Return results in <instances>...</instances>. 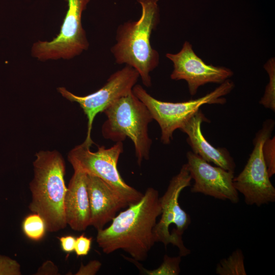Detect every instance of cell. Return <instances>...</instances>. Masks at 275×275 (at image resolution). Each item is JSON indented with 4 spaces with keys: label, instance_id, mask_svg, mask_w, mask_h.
<instances>
[{
    "label": "cell",
    "instance_id": "8fae6325",
    "mask_svg": "<svg viewBox=\"0 0 275 275\" xmlns=\"http://www.w3.org/2000/svg\"><path fill=\"white\" fill-rule=\"evenodd\" d=\"M166 57L173 64L171 78L185 80L191 96L200 87L208 83L221 84L233 75L228 68L206 64L195 53L188 41L184 42L178 52L167 53Z\"/></svg>",
    "mask_w": 275,
    "mask_h": 275
},
{
    "label": "cell",
    "instance_id": "9c48e42d",
    "mask_svg": "<svg viewBox=\"0 0 275 275\" xmlns=\"http://www.w3.org/2000/svg\"><path fill=\"white\" fill-rule=\"evenodd\" d=\"M67 1L68 9L59 34L51 41H38L32 46V55L39 61L69 60L89 47L81 16L90 0Z\"/></svg>",
    "mask_w": 275,
    "mask_h": 275
},
{
    "label": "cell",
    "instance_id": "7a4b0ae2",
    "mask_svg": "<svg viewBox=\"0 0 275 275\" xmlns=\"http://www.w3.org/2000/svg\"><path fill=\"white\" fill-rule=\"evenodd\" d=\"M142 8L136 21H128L117 30L116 43L111 51L115 62L134 68L143 84L151 86L150 73L159 63L158 52L151 45L152 32L159 22L158 0H138Z\"/></svg>",
    "mask_w": 275,
    "mask_h": 275
},
{
    "label": "cell",
    "instance_id": "ac0fdd59",
    "mask_svg": "<svg viewBox=\"0 0 275 275\" xmlns=\"http://www.w3.org/2000/svg\"><path fill=\"white\" fill-rule=\"evenodd\" d=\"M25 235L33 241H39L44 236L46 231L43 218L38 214L33 213L27 215L22 224Z\"/></svg>",
    "mask_w": 275,
    "mask_h": 275
},
{
    "label": "cell",
    "instance_id": "e0dca14e",
    "mask_svg": "<svg viewBox=\"0 0 275 275\" xmlns=\"http://www.w3.org/2000/svg\"><path fill=\"white\" fill-rule=\"evenodd\" d=\"M125 259L134 263L139 270L145 274L150 275H178L180 273V263L181 260L180 256L177 257H170L165 255L163 257V262L161 265L154 270H147L143 268L138 261L131 258L124 257Z\"/></svg>",
    "mask_w": 275,
    "mask_h": 275
},
{
    "label": "cell",
    "instance_id": "603a6c76",
    "mask_svg": "<svg viewBox=\"0 0 275 275\" xmlns=\"http://www.w3.org/2000/svg\"><path fill=\"white\" fill-rule=\"evenodd\" d=\"M101 263L98 260H92L86 265H81L76 275H94L99 270Z\"/></svg>",
    "mask_w": 275,
    "mask_h": 275
},
{
    "label": "cell",
    "instance_id": "5b68a950",
    "mask_svg": "<svg viewBox=\"0 0 275 275\" xmlns=\"http://www.w3.org/2000/svg\"><path fill=\"white\" fill-rule=\"evenodd\" d=\"M234 87L233 81L228 79L201 97L179 102L157 100L140 85H135L132 91L147 107L152 119L159 124L161 142L167 145L173 139L174 131L180 129L187 120L200 110L201 106L206 104H224L227 99L224 96L230 93Z\"/></svg>",
    "mask_w": 275,
    "mask_h": 275
},
{
    "label": "cell",
    "instance_id": "ba28073f",
    "mask_svg": "<svg viewBox=\"0 0 275 275\" xmlns=\"http://www.w3.org/2000/svg\"><path fill=\"white\" fill-rule=\"evenodd\" d=\"M275 122L271 119L264 121L253 140L254 148L242 171L234 177L233 185L248 205L260 207L275 201V188L271 183L262 154L265 141L270 137Z\"/></svg>",
    "mask_w": 275,
    "mask_h": 275
},
{
    "label": "cell",
    "instance_id": "277c9868",
    "mask_svg": "<svg viewBox=\"0 0 275 275\" xmlns=\"http://www.w3.org/2000/svg\"><path fill=\"white\" fill-rule=\"evenodd\" d=\"M103 113L107 117L101 128L103 137L116 142H123L128 138L134 144L138 164L148 159L152 140L148 126L153 119L132 91L116 100Z\"/></svg>",
    "mask_w": 275,
    "mask_h": 275
},
{
    "label": "cell",
    "instance_id": "7402d4cb",
    "mask_svg": "<svg viewBox=\"0 0 275 275\" xmlns=\"http://www.w3.org/2000/svg\"><path fill=\"white\" fill-rule=\"evenodd\" d=\"M92 237H87L82 234L76 238L74 252L77 257L85 256L88 254L91 247Z\"/></svg>",
    "mask_w": 275,
    "mask_h": 275
},
{
    "label": "cell",
    "instance_id": "7c38bea8",
    "mask_svg": "<svg viewBox=\"0 0 275 275\" xmlns=\"http://www.w3.org/2000/svg\"><path fill=\"white\" fill-rule=\"evenodd\" d=\"M186 166L194 180L190 191L237 204L238 192L234 186V172L212 166L192 151L186 153Z\"/></svg>",
    "mask_w": 275,
    "mask_h": 275
},
{
    "label": "cell",
    "instance_id": "d6986e66",
    "mask_svg": "<svg viewBox=\"0 0 275 275\" xmlns=\"http://www.w3.org/2000/svg\"><path fill=\"white\" fill-rule=\"evenodd\" d=\"M264 68L269 76V82L266 85L264 93L259 103L266 108L275 111V59H269L264 65Z\"/></svg>",
    "mask_w": 275,
    "mask_h": 275
},
{
    "label": "cell",
    "instance_id": "8992f818",
    "mask_svg": "<svg viewBox=\"0 0 275 275\" xmlns=\"http://www.w3.org/2000/svg\"><path fill=\"white\" fill-rule=\"evenodd\" d=\"M83 143L75 146L68 154V159L74 170L97 177L109 184L129 204L139 202L143 194L128 185L120 175L117 164L123 151L122 142L112 147H98L96 152Z\"/></svg>",
    "mask_w": 275,
    "mask_h": 275
},
{
    "label": "cell",
    "instance_id": "d4e9b609",
    "mask_svg": "<svg viewBox=\"0 0 275 275\" xmlns=\"http://www.w3.org/2000/svg\"><path fill=\"white\" fill-rule=\"evenodd\" d=\"M59 269L51 261H45L38 269L36 274H58Z\"/></svg>",
    "mask_w": 275,
    "mask_h": 275
},
{
    "label": "cell",
    "instance_id": "cb8c5ba5",
    "mask_svg": "<svg viewBox=\"0 0 275 275\" xmlns=\"http://www.w3.org/2000/svg\"><path fill=\"white\" fill-rule=\"evenodd\" d=\"M62 250L67 253L74 251L76 238L72 235L62 236L59 238Z\"/></svg>",
    "mask_w": 275,
    "mask_h": 275
},
{
    "label": "cell",
    "instance_id": "3957f363",
    "mask_svg": "<svg viewBox=\"0 0 275 275\" xmlns=\"http://www.w3.org/2000/svg\"><path fill=\"white\" fill-rule=\"evenodd\" d=\"M33 167L29 208L43 218L47 232L64 229L67 225L64 209L67 190L65 160L57 151H40L36 154Z\"/></svg>",
    "mask_w": 275,
    "mask_h": 275
},
{
    "label": "cell",
    "instance_id": "6da1fadb",
    "mask_svg": "<svg viewBox=\"0 0 275 275\" xmlns=\"http://www.w3.org/2000/svg\"><path fill=\"white\" fill-rule=\"evenodd\" d=\"M161 212L158 190L148 187L141 199L119 213L109 226L97 230L96 242L105 254L122 250L133 259L144 261L155 242L153 230Z\"/></svg>",
    "mask_w": 275,
    "mask_h": 275
},
{
    "label": "cell",
    "instance_id": "30bf717a",
    "mask_svg": "<svg viewBox=\"0 0 275 275\" xmlns=\"http://www.w3.org/2000/svg\"><path fill=\"white\" fill-rule=\"evenodd\" d=\"M139 77L140 75L134 68L126 65L112 74L102 87L89 95L77 96L65 87L58 88L63 97L70 101L78 103L87 116V132L83 143L90 147L92 146L93 142L91 134L95 116L103 112L116 100L131 92Z\"/></svg>",
    "mask_w": 275,
    "mask_h": 275
},
{
    "label": "cell",
    "instance_id": "2e32d148",
    "mask_svg": "<svg viewBox=\"0 0 275 275\" xmlns=\"http://www.w3.org/2000/svg\"><path fill=\"white\" fill-rule=\"evenodd\" d=\"M244 257L240 249H237L217 264L215 273L219 275H246Z\"/></svg>",
    "mask_w": 275,
    "mask_h": 275
},
{
    "label": "cell",
    "instance_id": "52a82bcc",
    "mask_svg": "<svg viewBox=\"0 0 275 275\" xmlns=\"http://www.w3.org/2000/svg\"><path fill=\"white\" fill-rule=\"evenodd\" d=\"M191 179L185 163L171 179L164 195L160 197L161 216L153 230L155 242L162 243L166 248L170 243L177 246L181 257L190 253L184 244L182 235L189 226L191 218L180 207L179 198L182 190L191 185Z\"/></svg>",
    "mask_w": 275,
    "mask_h": 275
},
{
    "label": "cell",
    "instance_id": "5bb4252c",
    "mask_svg": "<svg viewBox=\"0 0 275 275\" xmlns=\"http://www.w3.org/2000/svg\"><path fill=\"white\" fill-rule=\"evenodd\" d=\"M203 122H210V121L200 109L180 129L187 134V142L192 152L209 163L234 172L236 164L229 151L225 148L214 147L205 138L201 130Z\"/></svg>",
    "mask_w": 275,
    "mask_h": 275
},
{
    "label": "cell",
    "instance_id": "44dd1931",
    "mask_svg": "<svg viewBox=\"0 0 275 275\" xmlns=\"http://www.w3.org/2000/svg\"><path fill=\"white\" fill-rule=\"evenodd\" d=\"M20 274V266L16 260L0 255V275Z\"/></svg>",
    "mask_w": 275,
    "mask_h": 275
},
{
    "label": "cell",
    "instance_id": "ffe728a7",
    "mask_svg": "<svg viewBox=\"0 0 275 275\" xmlns=\"http://www.w3.org/2000/svg\"><path fill=\"white\" fill-rule=\"evenodd\" d=\"M262 154L269 177L275 174V137H269L263 143Z\"/></svg>",
    "mask_w": 275,
    "mask_h": 275
},
{
    "label": "cell",
    "instance_id": "9a60e30c",
    "mask_svg": "<svg viewBox=\"0 0 275 275\" xmlns=\"http://www.w3.org/2000/svg\"><path fill=\"white\" fill-rule=\"evenodd\" d=\"M64 202L67 225L73 230L82 231L90 226V207L87 189V174L74 170Z\"/></svg>",
    "mask_w": 275,
    "mask_h": 275
},
{
    "label": "cell",
    "instance_id": "4fadbf2b",
    "mask_svg": "<svg viewBox=\"0 0 275 275\" xmlns=\"http://www.w3.org/2000/svg\"><path fill=\"white\" fill-rule=\"evenodd\" d=\"M87 181L91 213L90 226L97 230H100L112 221L119 210L129 206V204L101 179L87 174Z\"/></svg>",
    "mask_w": 275,
    "mask_h": 275
}]
</instances>
